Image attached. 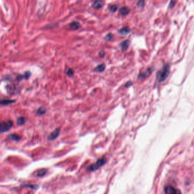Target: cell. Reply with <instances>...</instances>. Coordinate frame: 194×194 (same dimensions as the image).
I'll list each match as a JSON object with an SVG mask.
<instances>
[{"label": "cell", "mask_w": 194, "mask_h": 194, "mask_svg": "<svg viewBox=\"0 0 194 194\" xmlns=\"http://www.w3.org/2000/svg\"><path fill=\"white\" fill-rule=\"evenodd\" d=\"M170 73V66L168 65H166L163 66V67L158 71L157 78V80L160 83L164 82L168 77Z\"/></svg>", "instance_id": "6da1fadb"}, {"label": "cell", "mask_w": 194, "mask_h": 194, "mask_svg": "<svg viewBox=\"0 0 194 194\" xmlns=\"http://www.w3.org/2000/svg\"><path fill=\"white\" fill-rule=\"evenodd\" d=\"M106 163H107V160H106V159L104 158L99 159L96 163H93V164L89 166L87 168L86 170H87L88 171H96V170H98L100 167L104 166Z\"/></svg>", "instance_id": "7a4b0ae2"}, {"label": "cell", "mask_w": 194, "mask_h": 194, "mask_svg": "<svg viewBox=\"0 0 194 194\" xmlns=\"http://www.w3.org/2000/svg\"><path fill=\"white\" fill-rule=\"evenodd\" d=\"M13 123L11 120H8L1 122V125H0V129H1V133L8 132L13 126Z\"/></svg>", "instance_id": "3957f363"}, {"label": "cell", "mask_w": 194, "mask_h": 194, "mask_svg": "<svg viewBox=\"0 0 194 194\" xmlns=\"http://www.w3.org/2000/svg\"><path fill=\"white\" fill-rule=\"evenodd\" d=\"M60 132V128H56V129H55L52 132H51V133L48 135L47 138H48V140L50 141L54 140V139H55L59 136Z\"/></svg>", "instance_id": "277c9868"}, {"label": "cell", "mask_w": 194, "mask_h": 194, "mask_svg": "<svg viewBox=\"0 0 194 194\" xmlns=\"http://www.w3.org/2000/svg\"><path fill=\"white\" fill-rule=\"evenodd\" d=\"M164 193L167 194H181V192L178 190L176 189L175 188L173 187L172 186H167L164 188Z\"/></svg>", "instance_id": "5b68a950"}, {"label": "cell", "mask_w": 194, "mask_h": 194, "mask_svg": "<svg viewBox=\"0 0 194 194\" xmlns=\"http://www.w3.org/2000/svg\"><path fill=\"white\" fill-rule=\"evenodd\" d=\"M104 2L103 0H96L92 4V8L95 9H99L104 6Z\"/></svg>", "instance_id": "8992f818"}, {"label": "cell", "mask_w": 194, "mask_h": 194, "mask_svg": "<svg viewBox=\"0 0 194 194\" xmlns=\"http://www.w3.org/2000/svg\"><path fill=\"white\" fill-rule=\"evenodd\" d=\"M152 72H153V69H152V68H148L147 70H146L143 72H142V73H141L139 74L138 75V78H140V79H145V78L149 76L150 75H151Z\"/></svg>", "instance_id": "52a82bcc"}, {"label": "cell", "mask_w": 194, "mask_h": 194, "mask_svg": "<svg viewBox=\"0 0 194 194\" xmlns=\"http://www.w3.org/2000/svg\"><path fill=\"white\" fill-rule=\"evenodd\" d=\"M31 76V72L30 71H26L23 75H20L17 77V80H21L22 79H29Z\"/></svg>", "instance_id": "ba28073f"}, {"label": "cell", "mask_w": 194, "mask_h": 194, "mask_svg": "<svg viewBox=\"0 0 194 194\" xmlns=\"http://www.w3.org/2000/svg\"><path fill=\"white\" fill-rule=\"evenodd\" d=\"M130 42L129 40H125L124 41L122 42V43H121L120 44V47L121 48V50H122V51H125L129 48V46L130 45Z\"/></svg>", "instance_id": "9c48e42d"}, {"label": "cell", "mask_w": 194, "mask_h": 194, "mask_svg": "<svg viewBox=\"0 0 194 194\" xmlns=\"http://www.w3.org/2000/svg\"><path fill=\"white\" fill-rule=\"evenodd\" d=\"M80 26L81 25L80 23L76 21H73L71 22L70 24H69V27H71V29H72L73 30H78V29H79L80 27Z\"/></svg>", "instance_id": "30bf717a"}, {"label": "cell", "mask_w": 194, "mask_h": 194, "mask_svg": "<svg viewBox=\"0 0 194 194\" xmlns=\"http://www.w3.org/2000/svg\"><path fill=\"white\" fill-rule=\"evenodd\" d=\"M105 69V65L104 63H102L101 65H97L96 67L94 68V71L96 72H103Z\"/></svg>", "instance_id": "8fae6325"}, {"label": "cell", "mask_w": 194, "mask_h": 194, "mask_svg": "<svg viewBox=\"0 0 194 194\" xmlns=\"http://www.w3.org/2000/svg\"><path fill=\"white\" fill-rule=\"evenodd\" d=\"M130 32V29L128 27H122L120 30H118V33L121 35H124L129 34Z\"/></svg>", "instance_id": "7c38bea8"}, {"label": "cell", "mask_w": 194, "mask_h": 194, "mask_svg": "<svg viewBox=\"0 0 194 194\" xmlns=\"http://www.w3.org/2000/svg\"><path fill=\"white\" fill-rule=\"evenodd\" d=\"M9 138L14 141H19L21 139V137L17 134H11L9 136Z\"/></svg>", "instance_id": "4fadbf2b"}, {"label": "cell", "mask_w": 194, "mask_h": 194, "mask_svg": "<svg viewBox=\"0 0 194 194\" xmlns=\"http://www.w3.org/2000/svg\"><path fill=\"white\" fill-rule=\"evenodd\" d=\"M130 12V9L127 7H122L120 9V13L122 16H126L128 15Z\"/></svg>", "instance_id": "5bb4252c"}, {"label": "cell", "mask_w": 194, "mask_h": 194, "mask_svg": "<svg viewBox=\"0 0 194 194\" xmlns=\"http://www.w3.org/2000/svg\"><path fill=\"white\" fill-rule=\"evenodd\" d=\"M26 122V118L24 117H20L17 118V124L19 126H21V125H24Z\"/></svg>", "instance_id": "9a60e30c"}, {"label": "cell", "mask_w": 194, "mask_h": 194, "mask_svg": "<svg viewBox=\"0 0 194 194\" xmlns=\"http://www.w3.org/2000/svg\"><path fill=\"white\" fill-rule=\"evenodd\" d=\"M16 101L15 100H2L1 101V104L2 105H8L9 104H13V103H15Z\"/></svg>", "instance_id": "2e32d148"}, {"label": "cell", "mask_w": 194, "mask_h": 194, "mask_svg": "<svg viewBox=\"0 0 194 194\" xmlns=\"http://www.w3.org/2000/svg\"><path fill=\"white\" fill-rule=\"evenodd\" d=\"M47 172V170L46 169V168H42V169H40L38 171V172L37 173V177H42L43 176H44L46 175Z\"/></svg>", "instance_id": "e0dca14e"}, {"label": "cell", "mask_w": 194, "mask_h": 194, "mask_svg": "<svg viewBox=\"0 0 194 194\" xmlns=\"http://www.w3.org/2000/svg\"><path fill=\"white\" fill-rule=\"evenodd\" d=\"M46 109L44 107H39L38 109L37 113L39 115H43L46 113Z\"/></svg>", "instance_id": "ac0fdd59"}, {"label": "cell", "mask_w": 194, "mask_h": 194, "mask_svg": "<svg viewBox=\"0 0 194 194\" xmlns=\"http://www.w3.org/2000/svg\"><path fill=\"white\" fill-rule=\"evenodd\" d=\"M145 2V0H139L138 2L137 3V6L139 9H141L144 6Z\"/></svg>", "instance_id": "d6986e66"}, {"label": "cell", "mask_w": 194, "mask_h": 194, "mask_svg": "<svg viewBox=\"0 0 194 194\" xmlns=\"http://www.w3.org/2000/svg\"><path fill=\"white\" fill-rule=\"evenodd\" d=\"M67 75L69 77H72L74 75V71L71 68H69L66 72Z\"/></svg>", "instance_id": "ffe728a7"}, {"label": "cell", "mask_w": 194, "mask_h": 194, "mask_svg": "<svg viewBox=\"0 0 194 194\" xmlns=\"http://www.w3.org/2000/svg\"><path fill=\"white\" fill-rule=\"evenodd\" d=\"M117 9H118V6H117V5H113L109 7L110 11L113 13L116 12Z\"/></svg>", "instance_id": "44dd1931"}, {"label": "cell", "mask_w": 194, "mask_h": 194, "mask_svg": "<svg viewBox=\"0 0 194 194\" xmlns=\"http://www.w3.org/2000/svg\"><path fill=\"white\" fill-rule=\"evenodd\" d=\"M22 186L25 187H29L30 188H33V189H34V190L37 189V188L39 187L37 186V185H22Z\"/></svg>", "instance_id": "7402d4cb"}, {"label": "cell", "mask_w": 194, "mask_h": 194, "mask_svg": "<svg viewBox=\"0 0 194 194\" xmlns=\"http://www.w3.org/2000/svg\"><path fill=\"white\" fill-rule=\"evenodd\" d=\"M113 38V34H112V33H109L107 35L105 36V39L106 40H107V41H110Z\"/></svg>", "instance_id": "603a6c76"}, {"label": "cell", "mask_w": 194, "mask_h": 194, "mask_svg": "<svg viewBox=\"0 0 194 194\" xmlns=\"http://www.w3.org/2000/svg\"><path fill=\"white\" fill-rule=\"evenodd\" d=\"M175 5V0H171V2L169 4V7L171 8H172Z\"/></svg>", "instance_id": "cb8c5ba5"}, {"label": "cell", "mask_w": 194, "mask_h": 194, "mask_svg": "<svg viewBox=\"0 0 194 194\" xmlns=\"http://www.w3.org/2000/svg\"><path fill=\"white\" fill-rule=\"evenodd\" d=\"M132 82H128V83H127L126 84H125V86H126V87H128V86H131V84H132Z\"/></svg>", "instance_id": "d4e9b609"}, {"label": "cell", "mask_w": 194, "mask_h": 194, "mask_svg": "<svg viewBox=\"0 0 194 194\" xmlns=\"http://www.w3.org/2000/svg\"><path fill=\"white\" fill-rule=\"evenodd\" d=\"M99 55H100V56L103 57L104 55H105V52H103V51H101V52H100V54H99Z\"/></svg>", "instance_id": "484cf974"}]
</instances>
